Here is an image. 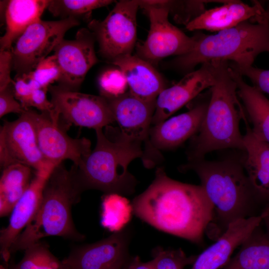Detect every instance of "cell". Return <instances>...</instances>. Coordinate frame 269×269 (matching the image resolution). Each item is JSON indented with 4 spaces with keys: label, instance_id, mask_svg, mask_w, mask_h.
<instances>
[{
    "label": "cell",
    "instance_id": "cell-1",
    "mask_svg": "<svg viewBox=\"0 0 269 269\" xmlns=\"http://www.w3.org/2000/svg\"><path fill=\"white\" fill-rule=\"evenodd\" d=\"M131 205L133 213L149 225L197 244L203 242L213 216V205L201 185L174 180L162 167Z\"/></svg>",
    "mask_w": 269,
    "mask_h": 269
},
{
    "label": "cell",
    "instance_id": "cell-2",
    "mask_svg": "<svg viewBox=\"0 0 269 269\" xmlns=\"http://www.w3.org/2000/svg\"><path fill=\"white\" fill-rule=\"evenodd\" d=\"M180 170L194 171L213 205L212 219L205 234L216 241L234 222L259 215L261 203L245 170L243 157L188 161Z\"/></svg>",
    "mask_w": 269,
    "mask_h": 269
},
{
    "label": "cell",
    "instance_id": "cell-3",
    "mask_svg": "<svg viewBox=\"0 0 269 269\" xmlns=\"http://www.w3.org/2000/svg\"><path fill=\"white\" fill-rule=\"evenodd\" d=\"M95 130V148L78 166L77 179L82 191L100 190L107 194L131 195L135 191L137 180L128 170L130 163L142 158L141 143L127 138L119 129L110 126Z\"/></svg>",
    "mask_w": 269,
    "mask_h": 269
},
{
    "label": "cell",
    "instance_id": "cell-4",
    "mask_svg": "<svg viewBox=\"0 0 269 269\" xmlns=\"http://www.w3.org/2000/svg\"><path fill=\"white\" fill-rule=\"evenodd\" d=\"M210 90L205 116L187 151L188 161L204 158L206 154L216 150L245 151L239 124L245 115L228 61L220 62L215 83Z\"/></svg>",
    "mask_w": 269,
    "mask_h": 269
},
{
    "label": "cell",
    "instance_id": "cell-5",
    "mask_svg": "<svg viewBox=\"0 0 269 269\" xmlns=\"http://www.w3.org/2000/svg\"><path fill=\"white\" fill-rule=\"evenodd\" d=\"M82 191L73 164L69 170L62 163L56 166L45 185L35 215L15 240L10 254L24 251L46 237L83 240L84 236L74 226L71 214L72 206Z\"/></svg>",
    "mask_w": 269,
    "mask_h": 269
},
{
    "label": "cell",
    "instance_id": "cell-6",
    "mask_svg": "<svg viewBox=\"0 0 269 269\" xmlns=\"http://www.w3.org/2000/svg\"><path fill=\"white\" fill-rule=\"evenodd\" d=\"M269 51V20L244 21L212 35L199 33L193 49L171 64L188 73L198 64L213 61L232 62L238 69L249 67L261 53Z\"/></svg>",
    "mask_w": 269,
    "mask_h": 269
},
{
    "label": "cell",
    "instance_id": "cell-7",
    "mask_svg": "<svg viewBox=\"0 0 269 269\" xmlns=\"http://www.w3.org/2000/svg\"><path fill=\"white\" fill-rule=\"evenodd\" d=\"M150 22L146 40L136 46L137 56L151 64L171 55H185L194 47L198 33L190 37L168 20V8L163 0H138Z\"/></svg>",
    "mask_w": 269,
    "mask_h": 269
},
{
    "label": "cell",
    "instance_id": "cell-8",
    "mask_svg": "<svg viewBox=\"0 0 269 269\" xmlns=\"http://www.w3.org/2000/svg\"><path fill=\"white\" fill-rule=\"evenodd\" d=\"M79 24V19L68 17L55 21L40 19L30 25L11 49L16 75L32 71L63 39L66 32Z\"/></svg>",
    "mask_w": 269,
    "mask_h": 269
},
{
    "label": "cell",
    "instance_id": "cell-9",
    "mask_svg": "<svg viewBox=\"0 0 269 269\" xmlns=\"http://www.w3.org/2000/svg\"><path fill=\"white\" fill-rule=\"evenodd\" d=\"M138 0L117 2L102 21L92 19L88 26L95 35L99 52L110 60L132 54L136 41V14Z\"/></svg>",
    "mask_w": 269,
    "mask_h": 269
},
{
    "label": "cell",
    "instance_id": "cell-10",
    "mask_svg": "<svg viewBox=\"0 0 269 269\" xmlns=\"http://www.w3.org/2000/svg\"><path fill=\"white\" fill-rule=\"evenodd\" d=\"M48 91L53 106L52 116L70 126L103 129L115 122L107 100L99 95L84 94L58 85H50Z\"/></svg>",
    "mask_w": 269,
    "mask_h": 269
},
{
    "label": "cell",
    "instance_id": "cell-11",
    "mask_svg": "<svg viewBox=\"0 0 269 269\" xmlns=\"http://www.w3.org/2000/svg\"><path fill=\"white\" fill-rule=\"evenodd\" d=\"M208 102L198 101L187 112L151 126L141 158L145 167L152 168L158 163L162 158L160 150L175 148L198 133Z\"/></svg>",
    "mask_w": 269,
    "mask_h": 269
},
{
    "label": "cell",
    "instance_id": "cell-12",
    "mask_svg": "<svg viewBox=\"0 0 269 269\" xmlns=\"http://www.w3.org/2000/svg\"><path fill=\"white\" fill-rule=\"evenodd\" d=\"M14 164L26 165L35 171L55 166L45 160L40 150L30 109L14 121H4L0 127V167Z\"/></svg>",
    "mask_w": 269,
    "mask_h": 269
},
{
    "label": "cell",
    "instance_id": "cell-13",
    "mask_svg": "<svg viewBox=\"0 0 269 269\" xmlns=\"http://www.w3.org/2000/svg\"><path fill=\"white\" fill-rule=\"evenodd\" d=\"M37 143L45 160L56 166L65 160L78 166L92 151L91 141L86 138H72L69 129L60 121L52 119L48 113L31 109Z\"/></svg>",
    "mask_w": 269,
    "mask_h": 269
},
{
    "label": "cell",
    "instance_id": "cell-14",
    "mask_svg": "<svg viewBox=\"0 0 269 269\" xmlns=\"http://www.w3.org/2000/svg\"><path fill=\"white\" fill-rule=\"evenodd\" d=\"M132 235L126 226L108 237L79 247L63 260L65 269H123L131 257Z\"/></svg>",
    "mask_w": 269,
    "mask_h": 269
},
{
    "label": "cell",
    "instance_id": "cell-15",
    "mask_svg": "<svg viewBox=\"0 0 269 269\" xmlns=\"http://www.w3.org/2000/svg\"><path fill=\"white\" fill-rule=\"evenodd\" d=\"M95 37L89 29L82 28L73 40L62 39L54 49L61 75L59 85L77 91L89 70L98 59L95 51Z\"/></svg>",
    "mask_w": 269,
    "mask_h": 269
},
{
    "label": "cell",
    "instance_id": "cell-16",
    "mask_svg": "<svg viewBox=\"0 0 269 269\" xmlns=\"http://www.w3.org/2000/svg\"><path fill=\"white\" fill-rule=\"evenodd\" d=\"M220 61L201 64L196 70L187 73L177 83L164 89L157 97L151 125L167 120L181 107L215 83Z\"/></svg>",
    "mask_w": 269,
    "mask_h": 269
},
{
    "label": "cell",
    "instance_id": "cell-17",
    "mask_svg": "<svg viewBox=\"0 0 269 269\" xmlns=\"http://www.w3.org/2000/svg\"><path fill=\"white\" fill-rule=\"evenodd\" d=\"M55 166H50L35 171L28 188L13 208L8 225L1 230L0 252L6 263L10 259L12 245L35 215L42 200L45 185Z\"/></svg>",
    "mask_w": 269,
    "mask_h": 269
},
{
    "label": "cell",
    "instance_id": "cell-18",
    "mask_svg": "<svg viewBox=\"0 0 269 269\" xmlns=\"http://www.w3.org/2000/svg\"><path fill=\"white\" fill-rule=\"evenodd\" d=\"M107 100L121 133L144 145L151 127L156 102L143 101L129 91L119 97Z\"/></svg>",
    "mask_w": 269,
    "mask_h": 269
},
{
    "label": "cell",
    "instance_id": "cell-19",
    "mask_svg": "<svg viewBox=\"0 0 269 269\" xmlns=\"http://www.w3.org/2000/svg\"><path fill=\"white\" fill-rule=\"evenodd\" d=\"M263 213L231 224L212 245L197 256L191 269H220L227 264L235 250L260 226Z\"/></svg>",
    "mask_w": 269,
    "mask_h": 269
},
{
    "label": "cell",
    "instance_id": "cell-20",
    "mask_svg": "<svg viewBox=\"0 0 269 269\" xmlns=\"http://www.w3.org/2000/svg\"><path fill=\"white\" fill-rule=\"evenodd\" d=\"M266 14V10L258 1H255L253 5H250L239 0H227L221 6L205 10L189 22L186 28L189 31L219 32L246 21L260 22L268 19Z\"/></svg>",
    "mask_w": 269,
    "mask_h": 269
},
{
    "label": "cell",
    "instance_id": "cell-21",
    "mask_svg": "<svg viewBox=\"0 0 269 269\" xmlns=\"http://www.w3.org/2000/svg\"><path fill=\"white\" fill-rule=\"evenodd\" d=\"M111 62L123 73L129 91L143 101L156 102L159 94L167 87L165 79L153 65L137 55L122 56Z\"/></svg>",
    "mask_w": 269,
    "mask_h": 269
},
{
    "label": "cell",
    "instance_id": "cell-22",
    "mask_svg": "<svg viewBox=\"0 0 269 269\" xmlns=\"http://www.w3.org/2000/svg\"><path fill=\"white\" fill-rule=\"evenodd\" d=\"M243 119L246 127L243 165L258 199L265 206L269 201V144L254 134L246 116Z\"/></svg>",
    "mask_w": 269,
    "mask_h": 269
},
{
    "label": "cell",
    "instance_id": "cell-23",
    "mask_svg": "<svg viewBox=\"0 0 269 269\" xmlns=\"http://www.w3.org/2000/svg\"><path fill=\"white\" fill-rule=\"evenodd\" d=\"M50 0H10L5 5V32L0 38V51L12 45L32 24L39 20Z\"/></svg>",
    "mask_w": 269,
    "mask_h": 269
},
{
    "label": "cell",
    "instance_id": "cell-24",
    "mask_svg": "<svg viewBox=\"0 0 269 269\" xmlns=\"http://www.w3.org/2000/svg\"><path fill=\"white\" fill-rule=\"evenodd\" d=\"M231 72L237 85L238 96L243 102L254 134L269 144V100L254 86L245 82L232 66Z\"/></svg>",
    "mask_w": 269,
    "mask_h": 269
},
{
    "label": "cell",
    "instance_id": "cell-25",
    "mask_svg": "<svg viewBox=\"0 0 269 269\" xmlns=\"http://www.w3.org/2000/svg\"><path fill=\"white\" fill-rule=\"evenodd\" d=\"M32 169L21 164L2 169L0 178V216L8 215L28 188L33 178Z\"/></svg>",
    "mask_w": 269,
    "mask_h": 269
},
{
    "label": "cell",
    "instance_id": "cell-26",
    "mask_svg": "<svg viewBox=\"0 0 269 269\" xmlns=\"http://www.w3.org/2000/svg\"><path fill=\"white\" fill-rule=\"evenodd\" d=\"M224 269H269V240L260 226L244 241Z\"/></svg>",
    "mask_w": 269,
    "mask_h": 269
},
{
    "label": "cell",
    "instance_id": "cell-27",
    "mask_svg": "<svg viewBox=\"0 0 269 269\" xmlns=\"http://www.w3.org/2000/svg\"><path fill=\"white\" fill-rule=\"evenodd\" d=\"M111 0H50L47 9L54 16L62 19L82 18L90 21L92 11L114 2Z\"/></svg>",
    "mask_w": 269,
    "mask_h": 269
},
{
    "label": "cell",
    "instance_id": "cell-28",
    "mask_svg": "<svg viewBox=\"0 0 269 269\" xmlns=\"http://www.w3.org/2000/svg\"><path fill=\"white\" fill-rule=\"evenodd\" d=\"M9 269H65L59 261L50 251L48 246L40 241L24 250L22 259Z\"/></svg>",
    "mask_w": 269,
    "mask_h": 269
},
{
    "label": "cell",
    "instance_id": "cell-29",
    "mask_svg": "<svg viewBox=\"0 0 269 269\" xmlns=\"http://www.w3.org/2000/svg\"><path fill=\"white\" fill-rule=\"evenodd\" d=\"M103 223L115 232L124 227L133 212L131 204L123 196L107 194L103 201Z\"/></svg>",
    "mask_w": 269,
    "mask_h": 269
},
{
    "label": "cell",
    "instance_id": "cell-30",
    "mask_svg": "<svg viewBox=\"0 0 269 269\" xmlns=\"http://www.w3.org/2000/svg\"><path fill=\"white\" fill-rule=\"evenodd\" d=\"M151 256L156 269H184L193 264L197 256H187L181 249H164L161 247L154 248Z\"/></svg>",
    "mask_w": 269,
    "mask_h": 269
},
{
    "label": "cell",
    "instance_id": "cell-31",
    "mask_svg": "<svg viewBox=\"0 0 269 269\" xmlns=\"http://www.w3.org/2000/svg\"><path fill=\"white\" fill-rule=\"evenodd\" d=\"M26 75L34 89H48L52 84L58 82L61 71L56 57L53 54L42 60L32 71Z\"/></svg>",
    "mask_w": 269,
    "mask_h": 269
},
{
    "label": "cell",
    "instance_id": "cell-32",
    "mask_svg": "<svg viewBox=\"0 0 269 269\" xmlns=\"http://www.w3.org/2000/svg\"><path fill=\"white\" fill-rule=\"evenodd\" d=\"M100 95L107 99L119 97L128 92L127 80L119 68H110L103 71L98 79Z\"/></svg>",
    "mask_w": 269,
    "mask_h": 269
},
{
    "label": "cell",
    "instance_id": "cell-33",
    "mask_svg": "<svg viewBox=\"0 0 269 269\" xmlns=\"http://www.w3.org/2000/svg\"><path fill=\"white\" fill-rule=\"evenodd\" d=\"M211 0H164L169 12L173 14L174 20L185 26L202 13L205 3Z\"/></svg>",
    "mask_w": 269,
    "mask_h": 269
},
{
    "label": "cell",
    "instance_id": "cell-34",
    "mask_svg": "<svg viewBox=\"0 0 269 269\" xmlns=\"http://www.w3.org/2000/svg\"><path fill=\"white\" fill-rule=\"evenodd\" d=\"M15 98L27 110L30 108V101L34 88L26 74L16 75L12 84Z\"/></svg>",
    "mask_w": 269,
    "mask_h": 269
},
{
    "label": "cell",
    "instance_id": "cell-35",
    "mask_svg": "<svg viewBox=\"0 0 269 269\" xmlns=\"http://www.w3.org/2000/svg\"><path fill=\"white\" fill-rule=\"evenodd\" d=\"M231 65L242 76L247 77L252 82L254 86L262 93L269 94V69H260L253 66L238 69L232 64Z\"/></svg>",
    "mask_w": 269,
    "mask_h": 269
},
{
    "label": "cell",
    "instance_id": "cell-36",
    "mask_svg": "<svg viewBox=\"0 0 269 269\" xmlns=\"http://www.w3.org/2000/svg\"><path fill=\"white\" fill-rule=\"evenodd\" d=\"M26 110L14 96L12 84L0 91V117L9 113L20 115Z\"/></svg>",
    "mask_w": 269,
    "mask_h": 269
},
{
    "label": "cell",
    "instance_id": "cell-37",
    "mask_svg": "<svg viewBox=\"0 0 269 269\" xmlns=\"http://www.w3.org/2000/svg\"><path fill=\"white\" fill-rule=\"evenodd\" d=\"M12 59L11 50L0 51V91L13 84L14 81L10 77Z\"/></svg>",
    "mask_w": 269,
    "mask_h": 269
},
{
    "label": "cell",
    "instance_id": "cell-38",
    "mask_svg": "<svg viewBox=\"0 0 269 269\" xmlns=\"http://www.w3.org/2000/svg\"><path fill=\"white\" fill-rule=\"evenodd\" d=\"M48 89L38 88L33 90L30 101V107H34L42 113H48L51 115L53 106L47 97Z\"/></svg>",
    "mask_w": 269,
    "mask_h": 269
},
{
    "label": "cell",
    "instance_id": "cell-39",
    "mask_svg": "<svg viewBox=\"0 0 269 269\" xmlns=\"http://www.w3.org/2000/svg\"><path fill=\"white\" fill-rule=\"evenodd\" d=\"M124 269H156L152 260L147 262H142L137 256L131 257L124 267Z\"/></svg>",
    "mask_w": 269,
    "mask_h": 269
},
{
    "label": "cell",
    "instance_id": "cell-40",
    "mask_svg": "<svg viewBox=\"0 0 269 269\" xmlns=\"http://www.w3.org/2000/svg\"><path fill=\"white\" fill-rule=\"evenodd\" d=\"M261 212L264 214L263 222H264L266 227L265 233L269 240V201L265 205Z\"/></svg>",
    "mask_w": 269,
    "mask_h": 269
},
{
    "label": "cell",
    "instance_id": "cell-41",
    "mask_svg": "<svg viewBox=\"0 0 269 269\" xmlns=\"http://www.w3.org/2000/svg\"><path fill=\"white\" fill-rule=\"evenodd\" d=\"M266 17L269 19V7L268 10H266Z\"/></svg>",
    "mask_w": 269,
    "mask_h": 269
},
{
    "label": "cell",
    "instance_id": "cell-42",
    "mask_svg": "<svg viewBox=\"0 0 269 269\" xmlns=\"http://www.w3.org/2000/svg\"><path fill=\"white\" fill-rule=\"evenodd\" d=\"M123 269H124V268Z\"/></svg>",
    "mask_w": 269,
    "mask_h": 269
}]
</instances>
